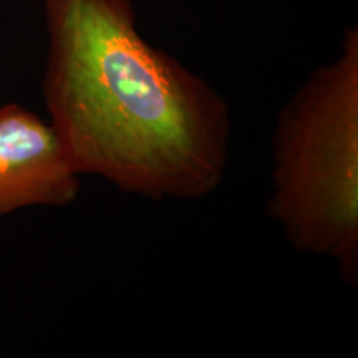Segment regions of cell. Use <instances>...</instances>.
I'll return each mask as SVG.
<instances>
[{
    "label": "cell",
    "mask_w": 358,
    "mask_h": 358,
    "mask_svg": "<svg viewBox=\"0 0 358 358\" xmlns=\"http://www.w3.org/2000/svg\"><path fill=\"white\" fill-rule=\"evenodd\" d=\"M48 123L80 176L150 201L216 192L231 158V106L150 43L133 0H42Z\"/></svg>",
    "instance_id": "cell-1"
},
{
    "label": "cell",
    "mask_w": 358,
    "mask_h": 358,
    "mask_svg": "<svg viewBox=\"0 0 358 358\" xmlns=\"http://www.w3.org/2000/svg\"><path fill=\"white\" fill-rule=\"evenodd\" d=\"M82 176L57 133L20 103L0 105V219L30 208L77 203Z\"/></svg>",
    "instance_id": "cell-3"
},
{
    "label": "cell",
    "mask_w": 358,
    "mask_h": 358,
    "mask_svg": "<svg viewBox=\"0 0 358 358\" xmlns=\"http://www.w3.org/2000/svg\"><path fill=\"white\" fill-rule=\"evenodd\" d=\"M267 213L302 254L358 282V30L284 103L272 133Z\"/></svg>",
    "instance_id": "cell-2"
}]
</instances>
